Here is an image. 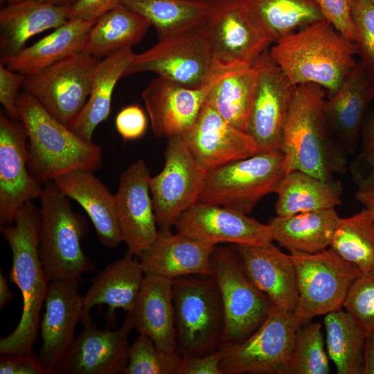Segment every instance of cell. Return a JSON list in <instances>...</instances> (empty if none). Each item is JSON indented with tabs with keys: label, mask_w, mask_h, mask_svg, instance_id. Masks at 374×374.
<instances>
[{
	"label": "cell",
	"mask_w": 374,
	"mask_h": 374,
	"mask_svg": "<svg viewBox=\"0 0 374 374\" xmlns=\"http://www.w3.org/2000/svg\"><path fill=\"white\" fill-rule=\"evenodd\" d=\"M326 94L316 84L294 86L280 148L285 172L301 170L329 180L346 170V155L333 139L327 122Z\"/></svg>",
	"instance_id": "1"
},
{
	"label": "cell",
	"mask_w": 374,
	"mask_h": 374,
	"mask_svg": "<svg viewBox=\"0 0 374 374\" xmlns=\"http://www.w3.org/2000/svg\"><path fill=\"white\" fill-rule=\"evenodd\" d=\"M40 212L33 202L24 204L12 224L0 227L12 251L9 278L23 298L21 318L15 329L0 339V354L33 351L40 314L49 285L39 252Z\"/></svg>",
	"instance_id": "2"
},
{
	"label": "cell",
	"mask_w": 374,
	"mask_h": 374,
	"mask_svg": "<svg viewBox=\"0 0 374 374\" xmlns=\"http://www.w3.org/2000/svg\"><path fill=\"white\" fill-rule=\"evenodd\" d=\"M269 53L292 85L318 84L328 98L338 91L357 64L355 44L326 19L278 40Z\"/></svg>",
	"instance_id": "3"
},
{
	"label": "cell",
	"mask_w": 374,
	"mask_h": 374,
	"mask_svg": "<svg viewBox=\"0 0 374 374\" xmlns=\"http://www.w3.org/2000/svg\"><path fill=\"white\" fill-rule=\"evenodd\" d=\"M17 105L19 120L27 134L29 170L40 183L77 170L94 172L102 166L100 146L81 138L33 96L21 92Z\"/></svg>",
	"instance_id": "4"
},
{
	"label": "cell",
	"mask_w": 374,
	"mask_h": 374,
	"mask_svg": "<svg viewBox=\"0 0 374 374\" xmlns=\"http://www.w3.org/2000/svg\"><path fill=\"white\" fill-rule=\"evenodd\" d=\"M39 199V252L49 282L80 280L83 274L94 269L82 247L89 231L87 220L73 210L69 198L53 181L46 183Z\"/></svg>",
	"instance_id": "5"
},
{
	"label": "cell",
	"mask_w": 374,
	"mask_h": 374,
	"mask_svg": "<svg viewBox=\"0 0 374 374\" xmlns=\"http://www.w3.org/2000/svg\"><path fill=\"white\" fill-rule=\"evenodd\" d=\"M177 350L181 355L202 356L222 344L224 312L212 276L189 275L172 280Z\"/></svg>",
	"instance_id": "6"
},
{
	"label": "cell",
	"mask_w": 374,
	"mask_h": 374,
	"mask_svg": "<svg viewBox=\"0 0 374 374\" xmlns=\"http://www.w3.org/2000/svg\"><path fill=\"white\" fill-rule=\"evenodd\" d=\"M283 159L280 150L258 152L209 169L204 173L197 202L247 214L264 196L274 192L285 174Z\"/></svg>",
	"instance_id": "7"
},
{
	"label": "cell",
	"mask_w": 374,
	"mask_h": 374,
	"mask_svg": "<svg viewBox=\"0 0 374 374\" xmlns=\"http://www.w3.org/2000/svg\"><path fill=\"white\" fill-rule=\"evenodd\" d=\"M211 265L224 312L221 346L238 343L262 324L274 305L250 280L232 246H216Z\"/></svg>",
	"instance_id": "8"
},
{
	"label": "cell",
	"mask_w": 374,
	"mask_h": 374,
	"mask_svg": "<svg viewBox=\"0 0 374 374\" xmlns=\"http://www.w3.org/2000/svg\"><path fill=\"white\" fill-rule=\"evenodd\" d=\"M294 313L275 305L247 338L221 346L223 374H287L297 329Z\"/></svg>",
	"instance_id": "9"
},
{
	"label": "cell",
	"mask_w": 374,
	"mask_h": 374,
	"mask_svg": "<svg viewBox=\"0 0 374 374\" xmlns=\"http://www.w3.org/2000/svg\"><path fill=\"white\" fill-rule=\"evenodd\" d=\"M299 293L294 314L302 325L314 317L342 309L353 283L362 274L332 248L316 253H290Z\"/></svg>",
	"instance_id": "10"
},
{
	"label": "cell",
	"mask_w": 374,
	"mask_h": 374,
	"mask_svg": "<svg viewBox=\"0 0 374 374\" xmlns=\"http://www.w3.org/2000/svg\"><path fill=\"white\" fill-rule=\"evenodd\" d=\"M201 28L215 69L252 66L273 43L244 9L242 0H210Z\"/></svg>",
	"instance_id": "11"
},
{
	"label": "cell",
	"mask_w": 374,
	"mask_h": 374,
	"mask_svg": "<svg viewBox=\"0 0 374 374\" xmlns=\"http://www.w3.org/2000/svg\"><path fill=\"white\" fill-rule=\"evenodd\" d=\"M223 71L215 69L200 29L159 39L146 51L134 53L123 77L149 71L186 87L199 88Z\"/></svg>",
	"instance_id": "12"
},
{
	"label": "cell",
	"mask_w": 374,
	"mask_h": 374,
	"mask_svg": "<svg viewBox=\"0 0 374 374\" xmlns=\"http://www.w3.org/2000/svg\"><path fill=\"white\" fill-rule=\"evenodd\" d=\"M100 60L84 52L73 54L37 73L26 75L21 88L68 126L88 99Z\"/></svg>",
	"instance_id": "13"
},
{
	"label": "cell",
	"mask_w": 374,
	"mask_h": 374,
	"mask_svg": "<svg viewBox=\"0 0 374 374\" xmlns=\"http://www.w3.org/2000/svg\"><path fill=\"white\" fill-rule=\"evenodd\" d=\"M168 139L164 166L150 181L157 223L164 230L197 202L205 173L180 136Z\"/></svg>",
	"instance_id": "14"
},
{
	"label": "cell",
	"mask_w": 374,
	"mask_h": 374,
	"mask_svg": "<svg viewBox=\"0 0 374 374\" xmlns=\"http://www.w3.org/2000/svg\"><path fill=\"white\" fill-rule=\"evenodd\" d=\"M255 64L257 76L245 132L259 152L280 150L294 86L272 60L268 49Z\"/></svg>",
	"instance_id": "15"
},
{
	"label": "cell",
	"mask_w": 374,
	"mask_h": 374,
	"mask_svg": "<svg viewBox=\"0 0 374 374\" xmlns=\"http://www.w3.org/2000/svg\"><path fill=\"white\" fill-rule=\"evenodd\" d=\"M41 183L28 168V139L19 120L0 114V227L14 222L18 210L39 198Z\"/></svg>",
	"instance_id": "16"
},
{
	"label": "cell",
	"mask_w": 374,
	"mask_h": 374,
	"mask_svg": "<svg viewBox=\"0 0 374 374\" xmlns=\"http://www.w3.org/2000/svg\"><path fill=\"white\" fill-rule=\"evenodd\" d=\"M177 233L213 245L220 243L264 245L273 242L271 226L240 211L196 203L175 222Z\"/></svg>",
	"instance_id": "17"
},
{
	"label": "cell",
	"mask_w": 374,
	"mask_h": 374,
	"mask_svg": "<svg viewBox=\"0 0 374 374\" xmlns=\"http://www.w3.org/2000/svg\"><path fill=\"white\" fill-rule=\"evenodd\" d=\"M66 355L58 364L60 374L123 373L128 360V337L134 328L132 312L115 330L100 329L92 319L83 323Z\"/></svg>",
	"instance_id": "18"
},
{
	"label": "cell",
	"mask_w": 374,
	"mask_h": 374,
	"mask_svg": "<svg viewBox=\"0 0 374 374\" xmlns=\"http://www.w3.org/2000/svg\"><path fill=\"white\" fill-rule=\"evenodd\" d=\"M150 178L149 168L139 159L121 174L115 194L122 242L126 244L128 253L138 257L159 234L150 194Z\"/></svg>",
	"instance_id": "19"
},
{
	"label": "cell",
	"mask_w": 374,
	"mask_h": 374,
	"mask_svg": "<svg viewBox=\"0 0 374 374\" xmlns=\"http://www.w3.org/2000/svg\"><path fill=\"white\" fill-rule=\"evenodd\" d=\"M226 70L206 85L189 88L158 76L142 93L152 132L157 138L180 136L195 123L212 85Z\"/></svg>",
	"instance_id": "20"
},
{
	"label": "cell",
	"mask_w": 374,
	"mask_h": 374,
	"mask_svg": "<svg viewBox=\"0 0 374 374\" xmlns=\"http://www.w3.org/2000/svg\"><path fill=\"white\" fill-rule=\"evenodd\" d=\"M80 282L49 283L39 324L42 344L38 356L53 374L73 344L76 326L82 320L83 296L79 292Z\"/></svg>",
	"instance_id": "21"
},
{
	"label": "cell",
	"mask_w": 374,
	"mask_h": 374,
	"mask_svg": "<svg viewBox=\"0 0 374 374\" xmlns=\"http://www.w3.org/2000/svg\"><path fill=\"white\" fill-rule=\"evenodd\" d=\"M180 136L205 172L259 152L249 135L230 125L206 103L194 125Z\"/></svg>",
	"instance_id": "22"
},
{
	"label": "cell",
	"mask_w": 374,
	"mask_h": 374,
	"mask_svg": "<svg viewBox=\"0 0 374 374\" xmlns=\"http://www.w3.org/2000/svg\"><path fill=\"white\" fill-rule=\"evenodd\" d=\"M253 283L283 310L294 313L299 293L291 254L269 243L264 245L232 244Z\"/></svg>",
	"instance_id": "23"
},
{
	"label": "cell",
	"mask_w": 374,
	"mask_h": 374,
	"mask_svg": "<svg viewBox=\"0 0 374 374\" xmlns=\"http://www.w3.org/2000/svg\"><path fill=\"white\" fill-rule=\"evenodd\" d=\"M374 98V82L358 62L338 91L326 100L325 112L332 136L347 155L356 150Z\"/></svg>",
	"instance_id": "24"
},
{
	"label": "cell",
	"mask_w": 374,
	"mask_h": 374,
	"mask_svg": "<svg viewBox=\"0 0 374 374\" xmlns=\"http://www.w3.org/2000/svg\"><path fill=\"white\" fill-rule=\"evenodd\" d=\"M216 246L170 230L161 229L139 256L145 276L170 280L189 275L211 276V258Z\"/></svg>",
	"instance_id": "25"
},
{
	"label": "cell",
	"mask_w": 374,
	"mask_h": 374,
	"mask_svg": "<svg viewBox=\"0 0 374 374\" xmlns=\"http://www.w3.org/2000/svg\"><path fill=\"white\" fill-rule=\"evenodd\" d=\"M145 278L138 256L128 253L100 270L91 279V285L83 295L81 323L90 320V311L96 306L107 307V321H114L115 312L132 311Z\"/></svg>",
	"instance_id": "26"
},
{
	"label": "cell",
	"mask_w": 374,
	"mask_h": 374,
	"mask_svg": "<svg viewBox=\"0 0 374 374\" xmlns=\"http://www.w3.org/2000/svg\"><path fill=\"white\" fill-rule=\"evenodd\" d=\"M53 181L63 194L78 203L87 213L103 245L114 248L122 242L116 195L109 191L93 172L77 170L64 174Z\"/></svg>",
	"instance_id": "27"
},
{
	"label": "cell",
	"mask_w": 374,
	"mask_h": 374,
	"mask_svg": "<svg viewBox=\"0 0 374 374\" xmlns=\"http://www.w3.org/2000/svg\"><path fill=\"white\" fill-rule=\"evenodd\" d=\"M68 5H55L39 0H24L7 4L0 11L1 64L15 56L35 35L55 29L68 20Z\"/></svg>",
	"instance_id": "28"
},
{
	"label": "cell",
	"mask_w": 374,
	"mask_h": 374,
	"mask_svg": "<svg viewBox=\"0 0 374 374\" xmlns=\"http://www.w3.org/2000/svg\"><path fill=\"white\" fill-rule=\"evenodd\" d=\"M132 312L134 328L149 337L158 349L177 352L172 280L145 276Z\"/></svg>",
	"instance_id": "29"
},
{
	"label": "cell",
	"mask_w": 374,
	"mask_h": 374,
	"mask_svg": "<svg viewBox=\"0 0 374 374\" xmlns=\"http://www.w3.org/2000/svg\"><path fill=\"white\" fill-rule=\"evenodd\" d=\"M96 21L69 19L3 64L25 75L37 73L69 56L82 52L86 37Z\"/></svg>",
	"instance_id": "30"
},
{
	"label": "cell",
	"mask_w": 374,
	"mask_h": 374,
	"mask_svg": "<svg viewBox=\"0 0 374 374\" xmlns=\"http://www.w3.org/2000/svg\"><path fill=\"white\" fill-rule=\"evenodd\" d=\"M134 54L132 47H126L98 62L88 99L78 116L68 125L83 139L92 142L95 129L109 117L114 89L124 76Z\"/></svg>",
	"instance_id": "31"
},
{
	"label": "cell",
	"mask_w": 374,
	"mask_h": 374,
	"mask_svg": "<svg viewBox=\"0 0 374 374\" xmlns=\"http://www.w3.org/2000/svg\"><path fill=\"white\" fill-rule=\"evenodd\" d=\"M335 208L276 216L269 224L274 241L290 253H316L330 246L340 220Z\"/></svg>",
	"instance_id": "32"
},
{
	"label": "cell",
	"mask_w": 374,
	"mask_h": 374,
	"mask_svg": "<svg viewBox=\"0 0 374 374\" xmlns=\"http://www.w3.org/2000/svg\"><path fill=\"white\" fill-rule=\"evenodd\" d=\"M342 190L341 181L334 178L324 180L301 170L285 172L274 192L276 215L335 208L341 204Z\"/></svg>",
	"instance_id": "33"
},
{
	"label": "cell",
	"mask_w": 374,
	"mask_h": 374,
	"mask_svg": "<svg viewBox=\"0 0 374 374\" xmlns=\"http://www.w3.org/2000/svg\"><path fill=\"white\" fill-rule=\"evenodd\" d=\"M153 26L159 39L200 30L210 12V0H121Z\"/></svg>",
	"instance_id": "34"
},
{
	"label": "cell",
	"mask_w": 374,
	"mask_h": 374,
	"mask_svg": "<svg viewBox=\"0 0 374 374\" xmlns=\"http://www.w3.org/2000/svg\"><path fill=\"white\" fill-rule=\"evenodd\" d=\"M150 26L147 19L121 3L97 19L86 37L82 52L98 59L106 57L141 42Z\"/></svg>",
	"instance_id": "35"
},
{
	"label": "cell",
	"mask_w": 374,
	"mask_h": 374,
	"mask_svg": "<svg viewBox=\"0 0 374 374\" xmlns=\"http://www.w3.org/2000/svg\"><path fill=\"white\" fill-rule=\"evenodd\" d=\"M247 12L272 42L325 19L314 0H242Z\"/></svg>",
	"instance_id": "36"
},
{
	"label": "cell",
	"mask_w": 374,
	"mask_h": 374,
	"mask_svg": "<svg viewBox=\"0 0 374 374\" xmlns=\"http://www.w3.org/2000/svg\"><path fill=\"white\" fill-rule=\"evenodd\" d=\"M256 76V64L226 70L212 85L205 103L230 125L245 132Z\"/></svg>",
	"instance_id": "37"
},
{
	"label": "cell",
	"mask_w": 374,
	"mask_h": 374,
	"mask_svg": "<svg viewBox=\"0 0 374 374\" xmlns=\"http://www.w3.org/2000/svg\"><path fill=\"white\" fill-rule=\"evenodd\" d=\"M328 357L338 374H363L366 335L354 319L342 309L324 318Z\"/></svg>",
	"instance_id": "38"
},
{
	"label": "cell",
	"mask_w": 374,
	"mask_h": 374,
	"mask_svg": "<svg viewBox=\"0 0 374 374\" xmlns=\"http://www.w3.org/2000/svg\"><path fill=\"white\" fill-rule=\"evenodd\" d=\"M330 247L362 273L374 271V221L370 212L364 208L341 218Z\"/></svg>",
	"instance_id": "39"
},
{
	"label": "cell",
	"mask_w": 374,
	"mask_h": 374,
	"mask_svg": "<svg viewBox=\"0 0 374 374\" xmlns=\"http://www.w3.org/2000/svg\"><path fill=\"white\" fill-rule=\"evenodd\" d=\"M320 323H307L296 330L287 374H328V355Z\"/></svg>",
	"instance_id": "40"
},
{
	"label": "cell",
	"mask_w": 374,
	"mask_h": 374,
	"mask_svg": "<svg viewBox=\"0 0 374 374\" xmlns=\"http://www.w3.org/2000/svg\"><path fill=\"white\" fill-rule=\"evenodd\" d=\"M181 362L178 353H166L157 348L145 335L130 345L124 374H177Z\"/></svg>",
	"instance_id": "41"
},
{
	"label": "cell",
	"mask_w": 374,
	"mask_h": 374,
	"mask_svg": "<svg viewBox=\"0 0 374 374\" xmlns=\"http://www.w3.org/2000/svg\"><path fill=\"white\" fill-rule=\"evenodd\" d=\"M343 306L365 335L374 332V271L362 273L355 279Z\"/></svg>",
	"instance_id": "42"
},
{
	"label": "cell",
	"mask_w": 374,
	"mask_h": 374,
	"mask_svg": "<svg viewBox=\"0 0 374 374\" xmlns=\"http://www.w3.org/2000/svg\"><path fill=\"white\" fill-rule=\"evenodd\" d=\"M353 19L356 26L354 42L357 55L374 82V3L353 0Z\"/></svg>",
	"instance_id": "43"
},
{
	"label": "cell",
	"mask_w": 374,
	"mask_h": 374,
	"mask_svg": "<svg viewBox=\"0 0 374 374\" xmlns=\"http://www.w3.org/2000/svg\"><path fill=\"white\" fill-rule=\"evenodd\" d=\"M361 150L350 166L358 189L374 186V110L368 114L361 133Z\"/></svg>",
	"instance_id": "44"
},
{
	"label": "cell",
	"mask_w": 374,
	"mask_h": 374,
	"mask_svg": "<svg viewBox=\"0 0 374 374\" xmlns=\"http://www.w3.org/2000/svg\"><path fill=\"white\" fill-rule=\"evenodd\" d=\"M323 17L343 37L355 42L356 26L353 19V0H314Z\"/></svg>",
	"instance_id": "45"
},
{
	"label": "cell",
	"mask_w": 374,
	"mask_h": 374,
	"mask_svg": "<svg viewBox=\"0 0 374 374\" xmlns=\"http://www.w3.org/2000/svg\"><path fill=\"white\" fill-rule=\"evenodd\" d=\"M1 374H53L33 351L1 354Z\"/></svg>",
	"instance_id": "46"
},
{
	"label": "cell",
	"mask_w": 374,
	"mask_h": 374,
	"mask_svg": "<svg viewBox=\"0 0 374 374\" xmlns=\"http://www.w3.org/2000/svg\"><path fill=\"white\" fill-rule=\"evenodd\" d=\"M26 75L0 64V102L10 118L19 120V89Z\"/></svg>",
	"instance_id": "47"
},
{
	"label": "cell",
	"mask_w": 374,
	"mask_h": 374,
	"mask_svg": "<svg viewBox=\"0 0 374 374\" xmlns=\"http://www.w3.org/2000/svg\"><path fill=\"white\" fill-rule=\"evenodd\" d=\"M115 125L118 132L125 140H133L145 133L148 120L142 108L138 105H131L118 113Z\"/></svg>",
	"instance_id": "48"
},
{
	"label": "cell",
	"mask_w": 374,
	"mask_h": 374,
	"mask_svg": "<svg viewBox=\"0 0 374 374\" xmlns=\"http://www.w3.org/2000/svg\"><path fill=\"white\" fill-rule=\"evenodd\" d=\"M220 349L202 356L181 355L177 374H223Z\"/></svg>",
	"instance_id": "49"
},
{
	"label": "cell",
	"mask_w": 374,
	"mask_h": 374,
	"mask_svg": "<svg viewBox=\"0 0 374 374\" xmlns=\"http://www.w3.org/2000/svg\"><path fill=\"white\" fill-rule=\"evenodd\" d=\"M121 4V0H75L68 5V19H98Z\"/></svg>",
	"instance_id": "50"
},
{
	"label": "cell",
	"mask_w": 374,
	"mask_h": 374,
	"mask_svg": "<svg viewBox=\"0 0 374 374\" xmlns=\"http://www.w3.org/2000/svg\"><path fill=\"white\" fill-rule=\"evenodd\" d=\"M363 374H374V332L366 335Z\"/></svg>",
	"instance_id": "51"
},
{
	"label": "cell",
	"mask_w": 374,
	"mask_h": 374,
	"mask_svg": "<svg viewBox=\"0 0 374 374\" xmlns=\"http://www.w3.org/2000/svg\"><path fill=\"white\" fill-rule=\"evenodd\" d=\"M355 199L370 212L374 221V186L358 189L355 194Z\"/></svg>",
	"instance_id": "52"
},
{
	"label": "cell",
	"mask_w": 374,
	"mask_h": 374,
	"mask_svg": "<svg viewBox=\"0 0 374 374\" xmlns=\"http://www.w3.org/2000/svg\"><path fill=\"white\" fill-rule=\"evenodd\" d=\"M14 298L11 292L8 280L3 272L0 271V308L2 309L9 301Z\"/></svg>",
	"instance_id": "53"
},
{
	"label": "cell",
	"mask_w": 374,
	"mask_h": 374,
	"mask_svg": "<svg viewBox=\"0 0 374 374\" xmlns=\"http://www.w3.org/2000/svg\"><path fill=\"white\" fill-rule=\"evenodd\" d=\"M40 1L50 3L55 5L66 6L73 3L75 0H39Z\"/></svg>",
	"instance_id": "54"
},
{
	"label": "cell",
	"mask_w": 374,
	"mask_h": 374,
	"mask_svg": "<svg viewBox=\"0 0 374 374\" xmlns=\"http://www.w3.org/2000/svg\"><path fill=\"white\" fill-rule=\"evenodd\" d=\"M6 1L8 3V4H11V3H17V2L24 1V0H6Z\"/></svg>",
	"instance_id": "55"
},
{
	"label": "cell",
	"mask_w": 374,
	"mask_h": 374,
	"mask_svg": "<svg viewBox=\"0 0 374 374\" xmlns=\"http://www.w3.org/2000/svg\"><path fill=\"white\" fill-rule=\"evenodd\" d=\"M369 1H371L373 2V3H374V0H369Z\"/></svg>",
	"instance_id": "56"
}]
</instances>
